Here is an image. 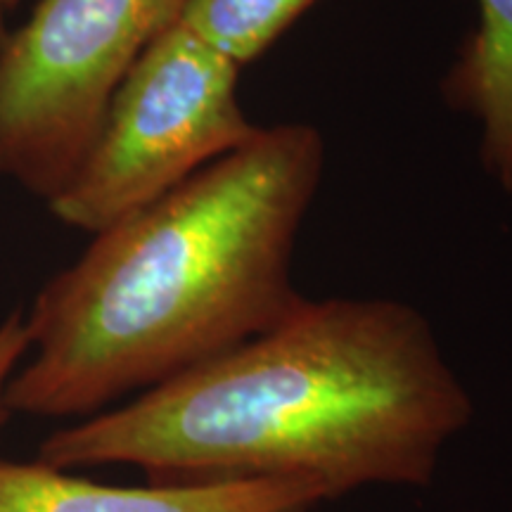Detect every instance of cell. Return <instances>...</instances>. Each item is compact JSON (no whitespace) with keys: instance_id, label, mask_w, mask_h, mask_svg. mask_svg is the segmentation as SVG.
<instances>
[{"instance_id":"30bf717a","label":"cell","mask_w":512,"mask_h":512,"mask_svg":"<svg viewBox=\"0 0 512 512\" xmlns=\"http://www.w3.org/2000/svg\"><path fill=\"white\" fill-rule=\"evenodd\" d=\"M19 0H0V8L3 10H8V8H12V5H17Z\"/></svg>"},{"instance_id":"9c48e42d","label":"cell","mask_w":512,"mask_h":512,"mask_svg":"<svg viewBox=\"0 0 512 512\" xmlns=\"http://www.w3.org/2000/svg\"><path fill=\"white\" fill-rule=\"evenodd\" d=\"M3 8H0V50H3V46H5V41H8V31H5V24H3Z\"/></svg>"},{"instance_id":"ba28073f","label":"cell","mask_w":512,"mask_h":512,"mask_svg":"<svg viewBox=\"0 0 512 512\" xmlns=\"http://www.w3.org/2000/svg\"><path fill=\"white\" fill-rule=\"evenodd\" d=\"M31 339L27 318L22 311H12L8 318L0 323V427L10 420L12 411L5 401V389L15 375V370L22 366L24 358L29 356Z\"/></svg>"},{"instance_id":"7a4b0ae2","label":"cell","mask_w":512,"mask_h":512,"mask_svg":"<svg viewBox=\"0 0 512 512\" xmlns=\"http://www.w3.org/2000/svg\"><path fill=\"white\" fill-rule=\"evenodd\" d=\"M325 171L311 124L264 126L169 195L95 233L27 313L12 413L91 418L247 342L304 302L297 235Z\"/></svg>"},{"instance_id":"277c9868","label":"cell","mask_w":512,"mask_h":512,"mask_svg":"<svg viewBox=\"0 0 512 512\" xmlns=\"http://www.w3.org/2000/svg\"><path fill=\"white\" fill-rule=\"evenodd\" d=\"M188 0H41L0 50V176L50 202L133 62Z\"/></svg>"},{"instance_id":"52a82bcc","label":"cell","mask_w":512,"mask_h":512,"mask_svg":"<svg viewBox=\"0 0 512 512\" xmlns=\"http://www.w3.org/2000/svg\"><path fill=\"white\" fill-rule=\"evenodd\" d=\"M316 0H188L181 22L245 67L264 55Z\"/></svg>"},{"instance_id":"3957f363","label":"cell","mask_w":512,"mask_h":512,"mask_svg":"<svg viewBox=\"0 0 512 512\" xmlns=\"http://www.w3.org/2000/svg\"><path fill=\"white\" fill-rule=\"evenodd\" d=\"M240 69L181 19L166 27L121 79L50 214L95 235L252 143L264 126L242 110Z\"/></svg>"},{"instance_id":"5b68a950","label":"cell","mask_w":512,"mask_h":512,"mask_svg":"<svg viewBox=\"0 0 512 512\" xmlns=\"http://www.w3.org/2000/svg\"><path fill=\"white\" fill-rule=\"evenodd\" d=\"M328 498L302 479L110 486L41 460L0 458V512H311Z\"/></svg>"},{"instance_id":"8992f818","label":"cell","mask_w":512,"mask_h":512,"mask_svg":"<svg viewBox=\"0 0 512 512\" xmlns=\"http://www.w3.org/2000/svg\"><path fill=\"white\" fill-rule=\"evenodd\" d=\"M479 24L458 50L441 93L482 126V162L512 192V0H477Z\"/></svg>"},{"instance_id":"6da1fadb","label":"cell","mask_w":512,"mask_h":512,"mask_svg":"<svg viewBox=\"0 0 512 512\" xmlns=\"http://www.w3.org/2000/svg\"><path fill=\"white\" fill-rule=\"evenodd\" d=\"M472 399L399 299H304L273 328L50 434L57 470L136 465L150 484L302 479L330 498L427 486Z\"/></svg>"}]
</instances>
